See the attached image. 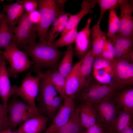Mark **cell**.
<instances>
[{"instance_id":"cell-16","label":"cell","mask_w":133,"mask_h":133,"mask_svg":"<svg viewBox=\"0 0 133 133\" xmlns=\"http://www.w3.org/2000/svg\"><path fill=\"white\" fill-rule=\"evenodd\" d=\"M91 22V18H88L84 27L78 33L75 40V54L80 61L84 57L91 48L90 28Z\"/></svg>"},{"instance_id":"cell-23","label":"cell","mask_w":133,"mask_h":133,"mask_svg":"<svg viewBox=\"0 0 133 133\" xmlns=\"http://www.w3.org/2000/svg\"><path fill=\"white\" fill-rule=\"evenodd\" d=\"M83 102L79 106L80 117L83 127L86 129L96 124L97 113L92 103L86 101Z\"/></svg>"},{"instance_id":"cell-42","label":"cell","mask_w":133,"mask_h":133,"mask_svg":"<svg viewBox=\"0 0 133 133\" xmlns=\"http://www.w3.org/2000/svg\"><path fill=\"white\" fill-rule=\"evenodd\" d=\"M0 133H14V132H13L9 128L7 129L0 131Z\"/></svg>"},{"instance_id":"cell-30","label":"cell","mask_w":133,"mask_h":133,"mask_svg":"<svg viewBox=\"0 0 133 133\" xmlns=\"http://www.w3.org/2000/svg\"><path fill=\"white\" fill-rule=\"evenodd\" d=\"M108 22V29L107 36L108 38H113L118 33L119 26L118 17L115 8L109 10Z\"/></svg>"},{"instance_id":"cell-9","label":"cell","mask_w":133,"mask_h":133,"mask_svg":"<svg viewBox=\"0 0 133 133\" xmlns=\"http://www.w3.org/2000/svg\"><path fill=\"white\" fill-rule=\"evenodd\" d=\"M112 97L93 104L97 113V124L103 129L112 132L113 127L118 112Z\"/></svg>"},{"instance_id":"cell-10","label":"cell","mask_w":133,"mask_h":133,"mask_svg":"<svg viewBox=\"0 0 133 133\" xmlns=\"http://www.w3.org/2000/svg\"><path fill=\"white\" fill-rule=\"evenodd\" d=\"M113 73V84L118 89L133 84V62L119 59L110 62Z\"/></svg>"},{"instance_id":"cell-41","label":"cell","mask_w":133,"mask_h":133,"mask_svg":"<svg viewBox=\"0 0 133 133\" xmlns=\"http://www.w3.org/2000/svg\"><path fill=\"white\" fill-rule=\"evenodd\" d=\"M122 133H133V122L127 127Z\"/></svg>"},{"instance_id":"cell-29","label":"cell","mask_w":133,"mask_h":133,"mask_svg":"<svg viewBox=\"0 0 133 133\" xmlns=\"http://www.w3.org/2000/svg\"><path fill=\"white\" fill-rule=\"evenodd\" d=\"M73 53L72 44L69 45L59 65V71L66 79L71 72L73 67Z\"/></svg>"},{"instance_id":"cell-6","label":"cell","mask_w":133,"mask_h":133,"mask_svg":"<svg viewBox=\"0 0 133 133\" xmlns=\"http://www.w3.org/2000/svg\"><path fill=\"white\" fill-rule=\"evenodd\" d=\"M31 73L27 74L19 87L17 86L14 95L20 97L35 111L39 113L35 100L38 93L41 75L40 71L36 73L37 75L35 77L32 76Z\"/></svg>"},{"instance_id":"cell-7","label":"cell","mask_w":133,"mask_h":133,"mask_svg":"<svg viewBox=\"0 0 133 133\" xmlns=\"http://www.w3.org/2000/svg\"><path fill=\"white\" fill-rule=\"evenodd\" d=\"M41 78L38 93L36 98L38 102L37 107L40 114L47 116L50 107L55 98L58 95L46 71H40Z\"/></svg>"},{"instance_id":"cell-26","label":"cell","mask_w":133,"mask_h":133,"mask_svg":"<svg viewBox=\"0 0 133 133\" xmlns=\"http://www.w3.org/2000/svg\"><path fill=\"white\" fill-rule=\"evenodd\" d=\"M133 113L123 109L118 112L113 127L112 132L122 133L132 122Z\"/></svg>"},{"instance_id":"cell-15","label":"cell","mask_w":133,"mask_h":133,"mask_svg":"<svg viewBox=\"0 0 133 133\" xmlns=\"http://www.w3.org/2000/svg\"><path fill=\"white\" fill-rule=\"evenodd\" d=\"M93 74L96 81L105 84L113 85V73L111 62L100 57L94 58Z\"/></svg>"},{"instance_id":"cell-8","label":"cell","mask_w":133,"mask_h":133,"mask_svg":"<svg viewBox=\"0 0 133 133\" xmlns=\"http://www.w3.org/2000/svg\"><path fill=\"white\" fill-rule=\"evenodd\" d=\"M30 13L26 12L21 17L19 24L13 29V39L17 47L23 49L35 42L36 38V25L30 20Z\"/></svg>"},{"instance_id":"cell-22","label":"cell","mask_w":133,"mask_h":133,"mask_svg":"<svg viewBox=\"0 0 133 133\" xmlns=\"http://www.w3.org/2000/svg\"><path fill=\"white\" fill-rule=\"evenodd\" d=\"M106 37L100 25L95 24L90 30L91 50L94 58L100 56Z\"/></svg>"},{"instance_id":"cell-28","label":"cell","mask_w":133,"mask_h":133,"mask_svg":"<svg viewBox=\"0 0 133 133\" xmlns=\"http://www.w3.org/2000/svg\"><path fill=\"white\" fill-rule=\"evenodd\" d=\"M0 19V49L10 43L13 37V29L9 25L5 14L1 15Z\"/></svg>"},{"instance_id":"cell-2","label":"cell","mask_w":133,"mask_h":133,"mask_svg":"<svg viewBox=\"0 0 133 133\" xmlns=\"http://www.w3.org/2000/svg\"><path fill=\"white\" fill-rule=\"evenodd\" d=\"M4 49L0 52L10 65L7 69L9 77L17 78L18 73L28 70L33 65V61L29 59L26 53L19 49L13 38Z\"/></svg>"},{"instance_id":"cell-38","label":"cell","mask_w":133,"mask_h":133,"mask_svg":"<svg viewBox=\"0 0 133 133\" xmlns=\"http://www.w3.org/2000/svg\"><path fill=\"white\" fill-rule=\"evenodd\" d=\"M87 133H103V129L97 124L92 126L86 129Z\"/></svg>"},{"instance_id":"cell-34","label":"cell","mask_w":133,"mask_h":133,"mask_svg":"<svg viewBox=\"0 0 133 133\" xmlns=\"http://www.w3.org/2000/svg\"><path fill=\"white\" fill-rule=\"evenodd\" d=\"M68 22L60 24L55 28L51 29L49 33H48L47 36V42L48 45L53 47L55 38L61 32H62Z\"/></svg>"},{"instance_id":"cell-43","label":"cell","mask_w":133,"mask_h":133,"mask_svg":"<svg viewBox=\"0 0 133 133\" xmlns=\"http://www.w3.org/2000/svg\"><path fill=\"white\" fill-rule=\"evenodd\" d=\"M84 128L79 133H87L86 129H84Z\"/></svg>"},{"instance_id":"cell-35","label":"cell","mask_w":133,"mask_h":133,"mask_svg":"<svg viewBox=\"0 0 133 133\" xmlns=\"http://www.w3.org/2000/svg\"><path fill=\"white\" fill-rule=\"evenodd\" d=\"M64 100V98L59 95L55 98L50 107L47 116L49 118H53L61 106Z\"/></svg>"},{"instance_id":"cell-4","label":"cell","mask_w":133,"mask_h":133,"mask_svg":"<svg viewBox=\"0 0 133 133\" xmlns=\"http://www.w3.org/2000/svg\"><path fill=\"white\" fill-rule=\"evenodd\" d=\"M118 90L114 85L98 83H93L91 80L76 98L79 101L88 102L94 104L112 97Z\"/></svg>"},{"instance_id":"cell-25","label":"cell","mask_w":133,"mask_h":133,"mask_svg":"<svg viewBox=\"0 0 133 133\" xmlns=\"http://www.w3.org/2000/svg\"><path fill=\"white\" fill-rule=\"evenodd\" d=\"M3 11L6 13L7 22L13 29L17 20L21 16L24 9L22 4L18 1L10 5H4Z\"/></svg>"},{"instance_id":"cell-46","label":"cell","mask_w":133,"mask_h":133,"mask_svg":"<svg viewBox=\"0 0 133 133\" xmlns=\"http://www.w3.org/2000/svg\"><path fill=\"white\" fill-rule=\"evenodd\" d=\"M1 15H0V18H1Z\"/></svg>"},{"instance_id":"cell-11","label":"cell","mask_w":133,"mask_h":133,"mask_svg":"<svg viewBox=\"0 0 133 133\" xmlns=\"http://www.w3.org/2000/svg\"><path fill=\"white\" fill-rule=\"evenodd\" d=\"M118 4L120 10L118 17L119 26V31L116 35L133 37V1L119 0Z\"/></svg>"},{"instance_id":"cell-44","label":"cell","mask_w":133,"mask_h":133,"mask_svg":"<svg viewBox=\"0 0 133 133\" xmlns=\"http://www.w3.org/2000/svg\"><path fill=\"white\" fill-rule=\"evenodd\" d=\"M103 133H114L113 132H110L107 130L103 129Z\"/></svg>"},{"instance_id":"cell-24","label":"cell","mask_w":133,"mask_h":133,"mask_svg":"<svg viewBox=\"0 0 133 133\" xmlns=\"http://www.w3.org/2000/svg\"><path fill=\"white\" fill-rule=\"evenodd\" d=\"M80 107L75 108L66 123L56 133H79L83 128L80 115Z\"/></svg>"},{"instance_id":"cell-13","label":"cell","mask_w":133,"mask_h":133,"mask_svg":"<svg viewBox=\"0 0 133 133\" xmlns=\"http://www.w3.org/2000/svg\"><path fill=\"white\" fill-rule=\"evenodd\" d=\"M109 39L113 47L115 60L122 59L133 62V37L117 35Z\"/></svg>"},{"instance_id":"cell-45","label":"cell","mask_w":133,"mask_h":133,"mask_svg":"<svg viewBox=\"0 0 133 133\" xmlns=\"http://www.w3.org/2000/svg\"><path fill=\"white\" fill-rule=\"evenodd\" d=\"M14 133H21L20 132L18 131H16L14 132Z\"/></svg>"},{"instance_id":"cell-3","label":"cell","mask_w":133,"mask_h":133,"mask_svg":"<svg viewBox=\"0 0 133 133\" xmlns=\"http://www.w3.org/2000/svg\"><path fill=\"white\" fill-rule=\"evenodd\" d=\"M40 20L36 25V31L39 43H47V38L48 29L54 20L56 14L55 0L38 1Z\"/></svg>"},{"instance_id":"cell-5","label":"cell","mask_w":133,"mask_h":133,"mask_svg":"<svg viewBox=\"0 0 133 133\" xmlns=\"http://www.w3.org/2000/svg\"><path fill=\"white\" fill-rule=\"evenodd\" d=\"M7 109L11 129L30 118L40 115L27 103L15 98L8 101Z\"/></svg>"},{"instance_id":"cell-39","label":"cell","mask_w":133,"mask_h":133,"mask_svg":"<svg viewBox=\"0 0 133 133\" xmlns=\"http://www.w3.org/2000/svg\"><path fill=\"white\" fill-rule=\"evenodd\" d=\"M29 17L30 20L34 24H37L40 20V15L38 11L35 10L30 13Z\"/></svg>"},{"instance_id":"cell-27","label":"cell","mask_w":133,"mask_h":133,"mask_svg":"<svg viewBox=\"0 0 133 133\" xmlns=\"http://www.w3.org/2000/svg\"><path fill=\"white\" fill-rule=\"evenodd\" d=\"M46 71L51 82L59 95L64 98L66 96L65 90L66 78L56 68L48 69Z\"/></svg>"},{"instance_id":"cell-17","label":"cell","mask_w":133,"mask_h":133,"mask_svg":"<svg viewBox=\"0 0 133 133\" xmlns=\"http://www.w3.org/2000/svg\"><path fill=\"white\" fill-rule=\"evenodd\" d=\"M81 63V60L75 64L66 79L65 90L66 96L72 97L75 99L83 89L79 71Z\"/></svg>"},{"instance_id":"cell-36","label":"cell","mask_w":133,"mask_h":133,"mask_svg":"<svg viewBox=\"0 0 133 133\" xmlns=\"http://www.w3.org/2000/svg\"><path fill=\"white\" fill-rule=\"evenodd\" d=\"M9 128L7 110L0 102V131Z\"/></svg>"},{"instance_id":"cell-40","label":"cell","mask_w":133,"mask_h":133,"mask_svg":"<svg viewBox=\"0 0 133 133\" xmlns=\"http://www.w3.org/2000/svg\"><path fill=\"white\" fill-rule=\"evenodd\" d=\"M72 15L65 12L61 15L59 17V20L60 24H61L65 22H68Z\"/></svg>"},{"instance_id":"cell-20","label":"cell","mask_w":133,"mask_h":133,"mask_svg":"<svg viewBox=\"0 0 133 133\" xmlns=\"http://www.w3.org/2000/svg\"><path fill=\"white\" fill-rule=\"evenodd\" d=\"M49 118L40 115L22 123L17 130L21 133H41L45 129Z\"/></svg>"},{"instance_id":"cell-12","label":"cell","mask_w":133,"mask_h":133,"mask_svg":"<svg viewBox=\"0 0 133 133\" xmlns=\"http://www.w3.org/2000/svg\"><path fill=\"white\" fill-rule=\"evenodd\" d=\"M74 99L72 97L67 96L64 98L61 106L53 117L51 124L45 133H56L66 123L75 109Z\"/></svg>"},{"instance_id":"cell-31","label":"cell","mask_w":133,"mask_h":133,"mask_svg":"<svg viewBox=\"0 0 133 133\" xmlns=\"http://www.w3.org/2000/svg\"><path fill=\"white\" fill-rule=\"evenodd\" d=\"M78 25L75 26L65 35L56 41H54L53 47L55 48L69 45L75 42L78 32Z\"/></svg>"},{"instance_id":"cell-1","label":"cell","mask_w":133,"mask_h":133,"mask_svg":"<svg viewBox=\"0 0 133 133\" xmlns=\"http://www.w3.org/2000/svg\"><path fill=\"white\" fill-rule=\"evenodd\" d=\"M23 49V51L32 59L31 71L36 73L44 68H56L62 54L57 48L47 43L35 42Z\"/></svg>"},{"instance_id":"cell-33","label":"cell","mask_w":133,"mask_h":133,"mask_svg":"<svg viewBox=\"0 0 133 133\" xmlns=\"http://www.w3.org/2000/svg\"><path fill=\"white\" fill-rule=\"evenodd\" d=\"M102 58L110 62L114 61V52L113 46L109 39L106 37L100 56Z\"/></svg>"},{"instance_id":"cell-19","label":"cell","mask_w":133,"mask_h":133,"mask_svg":"<svg viewBox=\"0 0 133 133\" xmlns=\"http://www.w3.org/2000/svg\"><path fill=\"white\" fill-rule=\"evenodd\" d=\"M118 91L112 98L117 109L133 113V88L132 86Z\"/></svg>"},{"instance_id":"cell-18","label":"cell","mask_w":133,"mask_h":133,"mask_svg":"<svg viewBox=\"0 0 133 133\" xmlns=\"http://www.w3.org/2000/svg\"><path fill=\"white\" fill-rule=\"evenodd\" d=\"M97 3L96 0H84L81 4V8L80 11L75 15H71L68 22L61 32V36L78 25L83 17L87 14L92 13L93 11L91 9Z\"/></svg>"},{"instance_id":"cell-32","label":"cell","mask_w":133,"mask_h":133,"mask_svg":"<svg viewBox=\"0 0 133 133\" xmlns=\"http://www.w3.org/2000/svg\"><path fill=\"white\" fill-rule=\"evenodd\" d=\"M97 3L99 6L100 14L97 24L100 25L101 20L105 12L108 10L114 8L118 4L119 0H96Z\"/></svg>"},{"instance_id":"cell-14","label":"cell","mask_w":133,"mask_h":133,"mask_svg":"<svg viewBox=\"0 0 133 133\" xmlns=\"http://www.w3.org/2000/svg\"><path fill=\"white\" fill-rule=\"evenodd\" d=\"M5 60L0 51V97L2 104L7 110V105L9 99L14 95L17 86L15 84L12 86L11 85Z\"/></svg>"},{"instance_id":"cell-21","label":"cell","mask_w":133,"mask_h":133,"mask_svg":"<svg viewBox=\"0 0 133 133\" xmlns=\"http://www.w3.org/2000/svg\"><path fill=\"white\" fill-rule=\"evenodd\" d=\"M94 60V57L91 48L81 60V63L79 67L81 82L83 89L89 83L92 79L91 74L92 72Z\"/></svg>"},{"instance_id":"cell-37","label":"cell","mask_w":133,"mask_h":133,"mask_svg":"<svg viewBox=\"0 0 133 133\" xmlns=\"http://www.w3.org/2000/svg\"><path fill=\"white\" fill-rule=\"evenodd\" d=\"M18 1L23 4L24 10L26 12L29 13L36 10L38 5V2L33 0H27Z\"/></svg>"}]
</instances>
